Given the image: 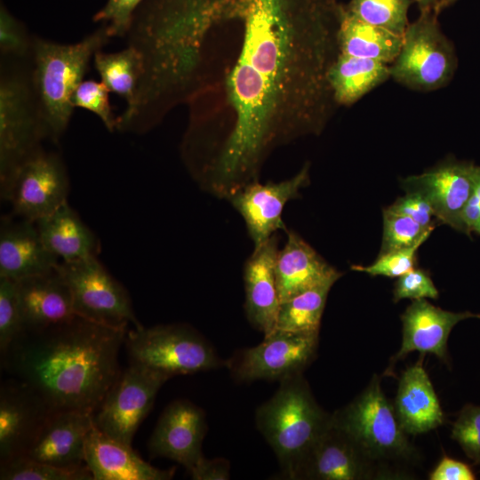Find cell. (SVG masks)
<instances>
[{
    "instance_id": "obj_1",
    "label": "cell",
    "mask_w": 480,
    "mask_h": 480,
    "mask_svg": "<svg viewBox=\"0 0 480 480\" xmlns=\"http://www.w3.org/2000/svg\"><path fill=\"white\" fill-rule=\"evenodd\" d=\"M238 28L218 33L203 0L180 47L188 87L184 141L218 133L202 175L228 195L251 182L276 146L319 134L337 106L328 72L338 53L339 4L228 0Z\"/></svg>"
},
{
    "instance_id": "obj_2",
    "label": "cell",
    "mask_w": 480,
    "mask_h": 480,
    "mask_svg": "<svg viewBox=\"0 0 480 480\" xmlns=\"http://www.w3.org/2000/svg\"><path fill=\"white\" fill-rule=\"evenodd\" d=\"M127 331L76 316L22 332L1 356V363L54 411L93 414L121 372L119 353Z\"/></svg>"
},
{
    "instance_id": "obj_3",
    "label": "cell",
    "mask_w": 480,
    "mask_h": 480,
    "mask_svg": "<svg viewBox=\"0 0 480 480\" xmlns=\"http://www.w3.org/2000/svg\"><path fill=\"white\" fill-rule=\"evenodd\" d=\"M112 38L108 25L75 44H58L34 36L31 76L47 139L59 142L71 119L72 96L83 82L94 54Z\"/></svg>"
},
{
    "instance_id": "obj_4",
    "label": "cell",
    "mask_w": 480,
    "mask_h": 480,
    "mask_svg": "<svg viewBox=\"0 0 480 480\" xmlns=\"http://www.w3.org/2000/svg\"><path fill=\"white\" fill-rule=\"evenodd\" d=\"M256 425L274 451L284 478L296 473L332 423L316 402L302 373L280 381L274 396L256 411Z\"/></svg>"
},
{
    "instance_id": "obj_5",
    "label": "cell",
    "mask_w": 480,
    "mask_h": 480,
    "mask_svg": "<svg viewBox=\"0 0 480 480\" xmlns=\"http://www.w3.org/2000/svg\"><path fill=\"white\" fill-rule=\"evenodd\" d=\"M47 139L34 89L31 60L0 61V193L6 196L21 166Z\"/></svg>"
},
{
    "instance_id": "obj_6",
    "label": "cell",
    "mask_w": 480,
    "mask_h": 480,
    "mask_svg": "<svg viewBox=\"0 0 480 480\" xmlns=\"http://www.w3.org/2000/svg\"><path fill=\"white\" fill-rule=\"evenodd\" d=\"M124 345L130 364L169 378L214 370L226 363L203 335L187 324L133 328L127 331Z\"/></svg>"
},
{
    "instance_id": "obj_7",
    "label": "cell",
    "mask_w": 480,
    "mask_h": 480,
    "mask_svg": "<svg viewBox=\"0 0 480 480\" xmlns=\"http://www.w3.org/2000/svg\"><path fill=\"white\" fill-rule=\"evenodd\" d=\"M434 10L420 12L409 23L403 36L401 50L390 64V77L419 92L440 89L452 80L457 68V56L444 36Z\"/></svg>"
},
{
    "instance_id": "obj_8",
    "label": "cell",
    "mask_w": 480,
    "mask_h": 480,
    "mask_svg": "<svg viewBox=\"0 0 480 480\" xmlns=\"http://www.w3.org/2000/svg\"><path fill=\"white\" fill-rule=\"evenodd\" d=\"M371 461L406 459L412 446L401 427L395 406L385 396L378 377L350 404L332 415Z\"/></svg>"
},
{
    "instance_id": "obj_9",
    "label": "cell",
    "mask_w": 480,
    "mask_h": 480,
    "mask_svg": "<svg viewBox=\"0 0 480 480\" xmlns=\"http://www.w3.org/2000/svg\"><path fill=\"white\" fill-rule=\"evenodd\" d=\"M58 269L69 287L76 316L118 330L142 326L127 290L97 256L60 262Z\"/></svg>"
},
{
    "instance_id": "obj_10",
    "label": "cell",
    "mask_w": 480,
    "mask_h": 480,
    "mask_svg": "<svg viewBox=\"0 0 480 480\" xmlns=\"http://www.w3.org/2000/svg\"><path fill=\"white\" fill-rule=\"evenodd\" d=\"M170 378L145 366L130 364L92 414L94 426L109 437L128 445L150 412L156 394Z\"/></svg>"
},
{
    "instance_id": "obj_11",
    "label": "cell",
    "mask_w": 480,
    "mask_h": 480,
    "mask_svg": "<svg viewBox=\"0 0 480 480\" xmlns=\"http://www.w3.org/2000/svg\"><path fill=\"white\" fill-rule=\"evenodd\" d=\"M318 335L276 329L259 345L236 352L225 365L240 382L281 381L303 373L316 356Z\"/></svg>"
},
{
    "instance_id": "obj_12",
    "label": "cell",
    "mask_w": 480,
    "mask_h": 480,
    "mask_svg": "<svg viewBox=\"0 0 480 480\" xmlns=\"http://www.w3.org/2000/svg\"><path fill=\"white\" fill-rule=\"evenodd\" d=\"M68 192L61 156L42 148L21 166L4 200L14 216L36 222L68 202Z\"/></svg>"
},
{
    "instance_id": "obj_13",
    "label": "cell",
    "mask_w": 480,
    "mask_h": 480,
    "mask_svg": "<svg viewBox=\"0 0 480 480\" xmlns=\"http://www.w3.org/2000/svg\"><path fill=\"white\" fill-rule=\"evenodd\" d=\"M54 410L28 384L12 378L0 387V463L24 456Z\"/></svg>"
},
{
    "instance_id": "obj_14",
    "label": "cell",
    "mask_w": 480,
    "mask_h": 480,
    "mask_svg": "<svg viewBox=\"0 0 480 480\" xmlns=\"http://www.w3.org/2000/svg\"><path fill=\"white\" fill-rule=\"evenodd\" d=\"M309 167L306 164L293 177L279 182H249L230 193L232 205L244 219L254 247L277 230H286L282 220L284 205L300 196V190L309 183Z\"/></svg>"
},
{
    "instance_id": "obj_15",
    "label": "cell",
    "mask_w": 480,
    "mask_h": 480,
    "mask_svg": "<svg viewBox=\"0 0 480 480\" xmlns=\"http://www.w3.org/2000/svg\"><path fill=\"white\" fill-rule=\"evenodd\" d=\"M476 176V165L452 160L404 179L402 186L426 198L442 223L461 231L462 211L474 191Z\"/></svg>"
},
{
    "instance_id": "obj_16",
    "label": "cell",
    "mask_w": 480,
    "mask_h": 480,
    "mask_svg": "<svg viewBox=\"0 0 480 480\" xmlns=\"http://www.w3.org/2000/svg\"><path fill=\"white\" fill-rule=\"evenodd\" d=\"M204 412L186 399L170 403L160 415L148 440L151 458L164 457L189 471L203 456L206 433Z\"/></svg>"
},
{
    "instance_id": "obj_17",
    "label": "cell",
    "mask_w": 480,
    "mask_h": 480,
    "mask_svg": "<svg viewBox=\"0 0 480 480\" xmlns=\"http://www.w3.org/2000/svg\"><path fill=\"white\" fill-rule=\"evenodd\" d=\"M93 425L92 413L53 411L24 456L61 468H80L85 466V439Z\"/></svg>"
},
{
    "instance_id": "obj_18",
    "label": "cell",
    "mask_w": 480,
    "mask_h": 480,
    "mask_svg": "<svg viewBox=\"0 0 480 480\" xmlns=\"http://www.w3.org/2000/svg\"><path fill=\"white\" fill-rule=\"evenodd\" d=\"M371 466L355 441L332 420L300 466L294 480L364 479Z\"/></svg>"
},
{
    "instance_id": "obj_19",
    "label": "cell",
    "mask_w": 480,
    "mask_h": 480,
    "mask_svg": "<svg viewBox=\"0 0 480 480\" xmlns=\"http://www.w3.org/2000/svg\"><path fill=\"white\" fill-rule=\"evenodd\" d=\"M276 235L254 247L244 269L245 315L251 324L264 336L276 330L280 299L276 278L278 253Z\"/></svg>"
},
{
    "instance_id": "obj_20",
    "label": "cell",
    "mask_w": 480,
    "mask_h": 480,
    "mask_svg": "<svg viewBox=\"0 0 480 480\" xmlns=\"http://www.w3.org/2000/svg\"><path fill=\"white\" fill-rule=\"evenodd\" d=\"M60 263L44 246L35 222L4 217L0 227V277L20 281Z\"/></svg>"
},
{
    "instance_id": "obj_21",
    "label": "cell",
    "mask_w": 480,
    "mask_h": 480,
    "mask_svg": "<svg viewBox=\"0 0 480 480\" xmlns=\"http://www.w3.org/2000/svg\"><path fill=\"white\" fill-rule=\"evenodd\" d=\"M84 462L93 480H169L176 471L175 467L151 466L132 445L109 437L94 425L86 436Z\"/></svg>"
},
{
    "instance_id": "obj_22",
    "label": "cell",
    "mask_w": 480,
    "mask_h": 480,
    "mask_svg": "<svg viewBox=\"0 0 480 480\" xmlns=\"http://www.w3.org/2000/svg\"><path fill=\"white\" fill-rule=\"evenodd\" d=\"M17 284L22 332L41 330L76 316L69 287L58 266Z\"/></svg>"
},
{
    "instance_id": "obj_23",
    "label": "cell",
    "mask_w": 480,
    "mask_h": 480,
    "mask_svg": "<svg viewBox=\"0 0 480 480\" xmlns=\"http://www.w3.org/2000/svg\"><path fill=\"white\" fill-rule=\"evenodd\" d=\"M469 318L480 319V313L452 312L432 305L426 299L413 300L401 316L403 340L395 358L419 351L444 359L451 331L458 323Z\"/></svg>"
},
{
    "instance_id": "obj_24",
    "label": "cell",
    "mask_w": 480,
    "mask_h": 480,
    "mask_svg": "<svg viewBox=\"0 0 480 480\" xmlns=\"http://www.w3.org/2000/svg\"><path fill=\"white\" fill-rule=\"evenodd\" d=\"M287 239L278 251L276 278L280 302L307 291L341 273L329 265L298 234L286 231Z\"/></svg>"
},
{
    "instance_id": "obj_25",
    "label": "cell",
    "mask_w": 480,
    "mask_h": 480,
    "mask_svg": "<svg viewBox=\"0 0 480 480\" xmlns=\"http://www.w3.org/2000/svg\"><path fill=\"white\" fill-rule=\"evenodd\" d=\"M422 357L403 373L395 410L404 432L419 435L443 424L444 413L433 385L422 365Z\"/></svg>"
},
{
    "instance_id": "obj_26",
    "label": "cell",
    "mask_w": 480,
    "mask_h": 480,
    "mask_svg": "<svg viewBox=\"0 0 480 480\" xmlns=\"http://www.w3.org/2000/svg\"><path fill=\"white\" fill-rule=\"evenodd\" d=\"M35 224L44 246L60 262H72L98 254L97 236L68 202Z\"/></svg>"
},
{
    "instance_id": "obj_27",
    "label": "cell",
    "mask_w": 480,
    "mask_h": 480,
    "mask_svg": "<svg viewBox=\"0 0 480 480\" xmlns=\"http://www.w3.org/2000/svg\"><path fill=\"white\" fill-rule=\"evenodd\" d=\"M337 43L340 53L390 65L401 50L403 36L369 24L340 5Z\"/></svg>"
},
{
    "instance_id": "obj_28",
    "label": "cell",
    "mask_w": 480,
    "mask_h": 480,
    "mask_svg": "<svg viewBox=\"0 0 480 480\" xmlns=\"http://www.w3.org/2000/svg\"><path fill=\"white\" fill-rule=\"evenodd\" d=\"M389 64L338 53L328 72L337 105L349 106L390 77Z\"/></svg>"
},
{
    "instance_id": "obj_29",
    "label": "cell",
    "mask_w": 480,
    "mask_h": 480,
    "mask_svg": "<svg viewBox=\"0 0 480 480\" xmlns=\"http://www.w3.org/2000/svg\"><path fill=\"white\" fill-rule=\"evenodd\" d=\"M94 67L109 92L123 97L132 105L143 74V60L132 46L116 52L98 51L93 57Z\"/></svg>"
},
{
    "instance_id": "obj_30",
    "label": "cell",
    "mask_w": 480,
    "mask_h": 480,
    "mask_svg": "<svg viewBox=\"0 0 480 480\" xmlns=\"http://www.w3.org/2000/svg\"><path fill=\"white\" fill-rule=\"evenodd\" d=\"M339 278H330L280 302L276 329L319 333L328 293Z\"/></svg>"
},
{
    "instance_id": "obj_31",
    "label": "cell",
    "mask_w": 480,
    "mask_h": 480,
    "mask_svg": "<svg viewBox=\"0 0 480 480\" xmlns=\"http://www.w3.org/2000/svg\"><path fill=\"white\" fill-rule=\"evenodd\" d=\"M412 0H350L347 8L362 20L404 36Z\"/></svg>"
},
{
    "instance_id": "obj_32",
    "label": "cell",
    "mask_w": 480,
    "mask_h": 480,
    "mask_svg": "<svg viewBox=\"0 0 480 480\" xmlns=\"http://www.w3.org/2000/svg\"><path fill=\"white\" fill-rule=\"evenodd\" d=\"M1 480H93L87 468H61L26 456L0 463Z\"/></svg>"
},
{
    "instance_id": "obj_33",
    "label": "cell",
    "mask_w": 480,
    "mask_h": 480,
    "mask_svg": "<svg viewBox=\"0 0 480 480\" xmlns=\"http://www.w3.org/2000/svg\"><path fill=\"white\" fill-rule=\"evenodd\" d=\"M435 226L429 228L423 236L412 245L397 249L379 255L377 260L369 266L353 265L351 269L375 276L399 277L414 268L416 254L421 244L428 240Z\"/></svg>"
},
{
    "instance_id": "obj_34",
    "label": "cell",
    "mask_w": 480,
    "mask_h": 480,
    "mask_svg": "<svg viewBox=\"0 0 480 480\" xmlns=\"http://www.w3.org/2000/svg\"><path fill=\"white\" fill-rule=\"evenodd\" d=\"M22 332L17 281L0 277V352L3 356Z\"/></svg>"
},
{
    "instance_id": "obj_35",
    "label": "cell",
    "mask_w": 480,
    "mask_h": 480,
    "mask_svg": "<svg viewBox=\"0 0 480 480\" xmlns=\"http://www.w3.org/2000/svg\"><path fill=\"white\" fill-rule=\"evenodd\" d=\"M34 36L26 27L2 4L0 10L1 58L31 60Z\"/></svg>"
},
{
    "instance_id": "obj_36",
    "label": "cell",
    "mask_w": 480,
    "mask_h": 480,
    "mask_svg": "<svg viewBox=\"0 0 480 480\" xmlns=\"http://www.w3.org/2000/svg\"><path fill=\"white\" fill-rule=\"evenodd\" d=\"M429 228H424L407 216L384 209L380 255L412 245Z\"/></svg>"
},
{
    "instance_id": "obj_37",
    "label": "cell",
    "mask_w": 480,
    "mask_h": 480,
    "mask_svg": "<svg viewBox=\"0 0 480 480\" xmlns=\"http://www.w3.org/2000/svg\"><path fill=\"white\" fill-rule=\"evenodd\" d=\"M108 92L109 90L101 81L84 80L76 89L72 105L74 108H81L92 112L107 130L112 132L116 127V117L109 102Z\"/></svg>"
},
{
    "instance_id": "obj_38",
    "label": "cell",
    "mask_w": 480,
    "mask_h": 480,
    "mask_svg": "<svg viewBox=\"0 0 480 480\" xmlns=\"http://www.w3.org/2000/svg\"><path fill=\"white\" fill-rule=\"evenodd\" d=\"M452 438L476 464H480V405L467 404L452 426Z\"/></svg>"
},
{
    "instance_id": "obj_39",
    "label": "cell",
    "mask_w": 480,
    "mask_h": 480,
    "mask_svg": "<svg viewBox=\"0 0 480 480\" xmlns=\"http://www.w3.org/2000/svg\"><path fill=\"white\" fill-rule=\"evenodd\" d=\"M144 1L107 0L103 8L93 16V20L107 24L111 37H123L129 32L134 14Z\"/></svg>"
},
{
    "instance_id": "obj_40",
    "label": "cell",
    "mask_w": 480,
    "mask_h": 480,
    "mask_svg": "<svg viewBox=\"0 0 480 480\" xmlns=\"http://www.w3.org/2000/svg\"><path fill=\"white\" fill-rule=\"evenodd\" d=\"M438 290L429 275L420 268H412L398 277L394 288V301L404 299H437Z\"/></svg>"
},
{
    "instance_id": "obj_41",
    "label": "cell",
    "mask_w": 480,
    "mask_h": 480,
    "mask_svg": "<svg viewBox=\"0 0 480 480\" xmlns=\"http://www.w3.org/2000/svg\"><path fill=\"white\" fill-rule=\"evenodd\" d=\"M385 209L407 216L424 228L435 225L432 220L435 214L430 204L421 195L415 192H406L404 196L397 198Z\"/></svg>"
},
{
    "instance_id": "obj_42",
    "label": "cell",
    "mask_w": 480,
    "mask_h": 480,
    "mask_svg": "<svg viewBox=\"0 0 480 480\" xmlns=\"http://www.w3.org/2000/svg\"><path fill=\"white\" fill-rule=\"evenodd\" d=\"M229 462L222 458L206 459L204 455L188 471L194 480H228L230 474Z\"/></svg>"
},
{
    "instance_id": "obj_43",
    "label": "cell",
    "mask_w": 480,
    "mask_h": 480,
    "mask_svg": "<svg viewBox=\"0 0 480 480\" xmlns=\"http://www.w3.org/2000/svg\"><path fill=\"white\" fill-rule=\"evenodd\" d=\"M430 480H475L471 468L447 456L442 458L429 475Z\"/></svg>"
},
{
    "instance_id": "obj_44",
    "label": "cell",
    "mask_w": 480,
    "mask_h": 480,
    "mask_svg": "<svg viewBox=\"0 0 480 480\" xmlns=\"http://www.w3.org/2000/svg\"><path fill=\"white\" fill-rule=\"evenodd\" d=\"M461 231L468 235L472 232L480 235V166H476L474 191L462 211Z\"/></svg>"
},
{
    "instance_id": "obj_45",
    "label": "cell",
    "mask_w": 480,
    "mask_h": 480,
    "mask_svg": "<svg viewBox=\"0 0 480 480\" xmlns=\"http://www.w3.org/2000/svg\"><path fill=\"white\" fill-rule=\"evenodd\" d=\"M417 3L420 12L434 10L440 0H412Z\"/></svg>"
},
{
    "instance_id": "obj_46",
    "label": "cell",
    "mask_w": 480,
    "mask_h": 480,
    "mask_svg": "<svg viewBox=\"0 0 480 480\" xmlns=\"http://www.w3.org/2000/svg\"><path fill=\"white\" fill-rule=\"evenodd\" d=\"M457 0H440L435 8L436 13L438 15L443 10L451 6Z\"/></svg>"
}]
</instances>
